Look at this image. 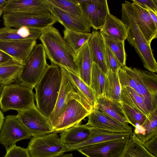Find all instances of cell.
I'll return each instance as SVG.
<instances>
[{"instance_id": "ac0fdd59", "label": "cell", "mask_w": 157, "mask_h": 157, "mask_svg": "<svg viewBox=\"0 0 157 157\" xmlns=\"http://www.w3.org/2000/svg\"><path fill=\"white\" fill-rule=\"evenodd\" d=\"M51 12L65 29L79 32L89 33L91 27L82 16L76 17L60 9L48 0Z\"/></svg>"}, {"instance_id": "ab89813d", "label": "cell", "mask_w": 157, "mask_h": 157, "mask_svg": "<svg viewBox=\"0 0 157 157\" xmlns=\"http://www.w3.org/2000/svg\"><path fill=\"white\" fill-rule=\"evenodd\" d=\"M133 2L145 10H149L157 15V0H132Z\"/></svg>"}, {"instance_id": "5b68a950", "label": "cell", "mask_w": 157, "mask_h": 157, "mask_svg": "<svg viewBox=\"0 0 157 157\" xmlns=\"http://www.w3.org/2000/svg\"><path fill=\"white\" fill-rule=\"evenodd\" d=\"M33 88L20 82L4 86L0 93V107L2 111L14 110L18 112L34 105Z\"/></svg>"}, {"instance_id": "7dc6e473", "label": "cell", "mask_w": 157, "mask_h": 157, "mask_svg": "<svg viewBox=\"0 0 157 157\" xmlns=\"http://www.w3.org/2000/svg\"><path fill=\"white\" fill-rule=\"evenodd\" d=\"M3 7L0 6V18L2 16V14L3 13Z\"/></svg>"}, {"instance_id": "4dcf8cb0", "label": "cell", "mask_w": 157, "mask_h": 157, "mask_svg": "<svg viewBox=\"0 0 157 157\" xmlns=\"http://www.w3.org/2000/svg\"><path fill=\"white\" fill-rule=\"evenodd\" d=\"M63 38L74 53H77L88 41L92 33H83L65 29Z\"/></svg>"}, {"instance_id": "7bdbcfd3", "label": "cell", "mask_w": 157, "mask_h": 157, "mask_svg": "<svg viewBox=\"0 0 157 157\" xmlns=\"http://www.w3.org/2000/svg\"><path fill=\"white\" fill-rule=\"evenodd\" d=\"M147 10L149 15L151 19L156 26H157V15L151 11L149 10Z\"/></svg>"}, {"instance_id": "f546056e", "label": "cell", "mask_w": 157, "mask_h": 157, "mask_svg": "<svg viewBox=\"0 0 157 157\" xmlns=\"http://www.w3.org/2000/svg\"><path fill=\"white\" fill-rule=\"evenodd\" d=\"M121 91L117 72L108 70L106 75L104 97L111 100L120 102Z\"/></svg>"}, {"instance_id": "d590c367", "label": "cell", "mask_w": 157, "mask_h": 157, "mask_svg": "<svg viewBox=\"0 0 157 157\" xmlns=\"http://www.w3.org/2000/svg\"><path fill=\"white\" fill-rule=\"evenodd\" d=\"M124 112L130 124L133 126L137 124L142 125L145 120L147 116L139 110L121 101Z\"/></svg>"}, {"instance_id": "e0dca14e", "label": "cell", "mask_w": 157, "mask_h": 157, "mask_svg": "<svg viewBox=\"0 0 157 157\" xmlns=\"http://www.w3.org/2000/svg\"><path fill=\"white\" fill-rule=\"evenodd\" d=\"M36 40H0V50L23 65L36 44Z\"/></svg>"}, {"instance_id": "30bf717a", "label": "cell", "mask_w": 157, "mask_h": 157, "mask_svg": "<svg viewBox=\"0 0 157 157\" xmlns=\"http://www.w3.org/2000/svg\"><path fill=\"white\" fill-rule=\"evenodd\" d=\"M2 17L5 27L15 28L26 26L42 30L53 26L57 21L51 13L40 15L3 13Z\"/></svg>"}, {"instance_id": "4fadbf2b", "label": "cell", "mask_w": 157, "mask_h": 157, "mask_svg": "<svg viewBox=\"0 0 157 157\" xmlns=\"http://www.w3.org/2000/svg\"><path fill=\"white\" fill-rule=\"evenodd\" d=\"M128 139L102 142L82 147L78 151L87 157H121Z\"/></svg>"}, {"instance_id": "6da1fadb", "label": "cell", "mask_w": 157, "mask_h": 157, "mask_svg": "<svg viewBox=\"0 0 157 157\" xmlns=\"http://www.w3.org/2000/svg\"><path fill=\"white\" fill-rule=\"evenodd\" d=\"M39 39L51 63L64 67L79 77L75 54L58 29L53 26L41 30Z\"/></svg>"}, {"instance_id": "ffe728a7", "label": "cell", "mask_w": 157, "mask_h": 157, "mask_svg": "<svg viewBox=\"0 0 157 157\" xmlns=\"http://www.w3.org/2000/svg\"><path fill=\"white\" fill-rule=\"evenodd\" d=\"M90 135L85 141L74 145H65L67 151L78 150L85 147L105 141L119 139H127L133 133H119L90 127Z\"/></svg>"}, {"instance_id": "836d02e7", "label": "cell", "mask_w": 157, "mask_h": 157, "mask_svg": "<svg viewBox=\"0 0 157 157\" xmlns=\"http://www.w3.org/2000/svg\"><path fill=\"white\" fill-rule=\"evenodd\" d=\"M101 33L105 44L117 58L122 66H125L127 56L124 48L125 41H121L104 33Z\"/></svg>"}, {"instance_id": "74e56055", "label": "cell", "mask_w": 157, "mask_h": 157, "mask_svg": "<svg viewBox=\"0 0 157 157\" xmlns=\"http://www.w3.org/2000/svg\"><path fill=\"white\" fill-rule=\"evenodd\" d=\"M105 58L108 70L113 72H117L123 67L115 56L105 44Z\"/></svg>"}, {"instance_id": "7402d4cb", "label": "cell", "mask_w": 157, "mask_h": 157, "mask_svg": "<svg viewBox=\"0 0 157 157\" xmlns=\"http://www.w3.org/2000/svg\"><path fill=\"white\" fill-rule=\"evenodd\" d=\"M75 58L79 78L90 87L93 61L88 42L75 54Z\"/></svg>"}, {"instance_id": "bcb514c9", "label": "cell", "mask_w": 157, "mask_h": 157, "mask_svg": "<svg viewBox=\"0 0 157 157\" xmlns=\"http://www.w3.org/2000/svg\"><path fill=\"white\" fill-rule=\"evenodd\" d=\"M56 157H73V155L72 154H66L65 155H62L57 156Z\"/></svg>"}, {"instance_id": "ba28073f", "label": "cell", "mask_w": 157, "mask_h": 157, "mask_svg": "<svg viewBox=\"0 0 157 157\" xmlns=\"http://www.w3.org/2000/svg\"><path fill=\"white\" fill-rule=\"evenodd\" d=\"M60 67L67 81V102L70 100H75L82 105L90 113L96 104V98L94 91L75 74L64 67Z\"/></svg>"}, {"instance_id": "7a4b0ae2", "label": "cell", "mask_w": 157, "mask_h": 157, "mask_svg": "<svg viewBox=\"0 0 157 157\" xmlns=\"http://www.w3.org/2000/svg\"><path fill=\"white\" fill-rule=\"evenodd\" d=\"M117 74L121 86H129L141 96L151 112L157 108V75L155 73L126 65Z\"/></svg>"}, {"instance_id": "9a60e30c", "label": "cell", "mask_w": 157, "mask_h": 157, "mask_svg": "<svg viewBox=\"0 0 157 157\" xmlns=\"http://www.w3.org/2000/svg\"><path fill=\"white\" fill-rule=\"evenodd\" d=\"M87 117L86 124L90 127L116 132L133 133L131 126L120 123L96 107Z\"/></svg>"}, {"instance_id": "8d00e7d4", "label": "cell", "mask_w": 157, "mask_h": 157, "mask_svg": "<svg viewBox=\"0 0 157 157\" xmlns=\"http://www.w3.org/2000/svg\"><path fill=\"white\" fill-rule=\"evenodd\" d=\"M52 3L60 9L76 17L82 16L80 8L75 0H50Z\"/></svg>"}, {"instance_id": "c3c4849f", "label": "cell", "mask_w": 157, "mask_h": 157, "mask_svg": "<svg viewBox=\"0 0 157 157\" xmlns=\"http://www.w3.org/2000/svg\"><path fill=\"white\" fill-rule=\"evenodd\" d=\"M4 86L3 84L0 82V93Z\"/></svg>"}, {"instance_id": "44dd1931", "label": "cell", "mask_w": 157, "mask_h": 157, "mask_svg": "<svg viewBox=\"0 0 157 157\" xmlns=\"http://www.w3.org/2000/svg\"><path fill=\"white\" fill-rule=\"evenodd\" d=\"M88 41L93 62L97 64L105 75L108 71L105 58V43L99 32L94 30Z\"/></svg>"}, {"instance_id": "277c9868", "label": "cell", "mask_w": 157, "mask_h": 157, "mask_svg": "<svg viewBox=\"0 0 157 157\" xmlns=\"http://www.w3.org/2000/svg\"><path fill=\"white\" fill-rule=\"evenodd\" d=\"M130 2L122 5L121 20L127 30L126 40L135 48L145 68L149 71L157 72V63L149 45L138 28L130 9Z\"/></svg>"}, {"instance_id": "7c38bea8", "label": "cell", "mask_w": 157, "mask_h": 157, "mask_svg": "<svg viewBox=\"0 0 157 157\" xmlns=\"http://www.w3.org/2000/svg\"><path fill=\"white\" fill-rule=\"evenodd\" d=\"M31 137L17 115H8L5 118L0 132V143L5 147L6 149L19 141L29 139Z\"/></svg>"}, {"instance_id": "5bb4252c", "label": "cell", "mask_w": 157, "mask_h": 157, "mask_svg": "<svg viewBox=\"0 0 157 157\" xmlns=\"http://www.w3.org/2000/svg\"><path fill=\"white\" fill-rule=\"evenodd\" d=\"M90 113L77 101L71 99L67 102L66 109L53 127L54 132H62L79 124Z\"/></svg>"}, {"instance_id": "ee69618b", "label": "cell", "mask_w": 157, "mask_h": 157, "mask_svg": "<svg viewBox=\"0 0 157 157\" xmlns=\"http://www.w3.org/2000/svg\"><path fill=\"white\" fill-rule=\"evenodd\" d=\"M5 117L2 111L0 109V132L3 125Z\"/></svg>"}, {"instance_id": "f1b7e54d", "label": "cell", "mask_w": 157, "mask_h": 157, "mask_svg": "<svg viewBox=\"0 0 157 157\" xmlns=\"http://www.w3.org/2000/svg\"><path fill=\"white\" fill-rule=\"evenodd\" d=\"M126 90L123 96L122 101L126 104L135 108L147 117L152 112L144 99L129 86H124Z\"/></svg>"}, {"instance_id": "52a82bcc", "label": "cell", "mask_w": 157, "mask_h": 157, "mask_svg": "<svg viewBox=\"0 0 157 157\" xmlns=\"http://www.w3.org/2000/svg\"><path fill=\"white\" fill-rule=\"evenodd\" d=\"M27 149L29 157H56L67 151L65 145L56 132L33 137Z\"/></svg>"}, {"instance_id": "cb8c5ba5", "label": "cell", "mask_w": 157, "mask_h": 157, "mask_svg": "<svg viewBox=\"0 0 157 157\" xmlns=\"http://www.w3.org/2000/svg\"><path fill=\"white\" fill-rule=\"evenodd\" d=\"M95 107L124 124H130L124 112L121 101L111 100L105 97H99L96 98Z\"/></svg>"}, {"instance_id": "d6986e66", "label": "cell", "mask_w": 157, "mask_h": 157, "mask_svg": "<svg viewBox=\"0 0 157 157\" xmlns=\"http://www.w3.org/2000/svg\"><path fill=\"white\" fill-rule=\"evenodd\" d=\"M132 13L137 25L148 43L157 37V26L150 18L147 10L134 2H130Z\"/></svg>"}, {"instance_id": "f35d334b", "label": "cell", "mask_w": 157, "mask_h": 157, "mask_svg": "<svg viewBox=\"0 0 157 157\" xmlns=\"http://www.w3.org/2000/svg\"><path fill=\"white\" fill-rule=\"evenodd\" d=\"M4 157H29V156L27 148L15 144L7 149Z\"/></svg>"}, {"instance_id": "8fae6325", "label": "cell", "mask_w": 157, "mask_h": 157, "mask_svg": "<svg viewBox=\"0 0 157 157\" xmlns=\"http://www.w3.org/2000/svg\"><path fill=\"white\" fill-rule=\"evenodd\" d=\"M80 9L82 16L91 27L97 30L104 25L110 13L106 0H75Z\"/></svg>"}, {"instance_id": "4316f807", "label": "cell", "mask_w": 157, "mask_h": 157, "mask_svg": "<svg viewBox=\"0 0 157 157\" xmlns=\"http://www.w3.org/2000/svg\"><path fill=\"white\" fill-rule=\"evenodd\" d=\"M62 78L60 88L54 109L48 117L53 127L64 112L67 106V94L68 90L67 81L62 69Z\"/></svg>"}, {"instance_id": "8992f818", "label": "cell", "mask_w": 157, "mask_h": 157, "mask_svg": "<svg viewBox=\"0 0 157 157\" xmlns=\"http://www.w3.org/2000/svg\"><path fill=\"white\" fill-rule=\"evenodd\" d=\"M47 58L42 44H36L22 65L17 80L20 83L30 85L34 88L48 65Z\"/></svg>"}, {"instance_id": "603a6c76", "label": "cell", "mask_w": 157, "mask_h": 157, "mask_svg": "<svg viewBox=\"0 0 157 157\" xmlns=\"http://www.w3.org/2000/svg\"><path fill=\"white\" fill-rule=\"evenodd\" d=\"M41 33L40 30L26 26L14 29L4 27L0 29V40L37 39Z\"/></svg>"}, {"instance_id": "83f0119b", "label": "cell", "mask_w": 157, "mask_h": 157, "mask_svg": "<svg viewBox=\"0 0 157 157\" xmlns=\"http://www.w3.org/2000/svg\"><path fill=\"white\" fill-rule=\"evenodd\" d=\"M22 65L13 59L0 65V82L4 86L17 80Z\"/></svg>"}, {"instance_id": "9c48e42d", "label": "cell", "mask_w": 157, "mask_h": 157, "mask_svg": "<svg viewBox=\"0 0 157 157\" xmlns=\"http://www.w3.org/2000/svg\"><path fill=\"white\" fill-rule=\"evenodd\" d=\"M17 116L33 137L54 132L48 118L39 111L35 104L27 109L17 112Z\"/></svg>"}, {"instance_id": "2e32d148", "label": "cell", "mask_w": 157, "mask_h": 157, "mask_svg": "<svg viewBox=\"0 0 157 157\" xmlns=\"http://www.w3.org/2000/svg\"><path fill=\"white\" fill-rule=\"evenodd\" d=\"M3 10V13L39 15L51 13L48 0H8Z\"/></svg>"}, {"instance_id": "d6a6232c", "label": "cell", "mask_w": 157, "mask_h": 157, "mask_svg": "<svg viewBox=\"0 0 157 157\" xmlns=\"http://www.w3.org/2000/svg\"><path fill=\"white\" fill-rule=\"evenodd\" d=\"M105 75L99 66L93 62L90 87L94 91L96 98L104 96Z\"/></svg>"}, {"instance_id": "e575fe53", "label": "cell", "mask_w": 157, "mask_h": 157, "mask_svg": "<svg viewBox=\"0 0 157 157\" xmlns=\"http://www.w3.org/2000/svg\"><path fill=\"white\" fill-rule=\"evenodd\" d=\"M157 108L147 117L142 126L146 131V134L140 141L143 144L155 135H157Z\"/></svg>"}, {"instance_id": "484cf974", "label": "cell", "mask_w": 157, "mask_h": 157, "mask_svg": "<svg viewBox=\"0 0 157 157\" xmlns=\"http://www.w3.org/2000/svg\"><path fill=\"white\" fill-rule=\"evenodd\" d=\"M100 32L121 41H125L127 36V30L124 24L110 13L108 15Z\"/></svg>"}, {"instance_id": "b9f144b4", "label": "cell", "mask_w": 157, "mask_h": 157, "mask_svg": "<svg viewBox=\"0 0 157 157\" xmlns=\"http://www.w3.org/2000/svg\"><path fill=\"white\" fill-rule=\"evenodd\" d=\"M12 59L10 56L0 50V65Z\"/></svg>"}, {"instance_id": "60d3db41", "label": "cell", "mask_w": 157, "mask_h": 157, "mask_svg": "<svg viewBox=\"0 0 157 157\" xmlns=\"http://www.w3.org/2000/svg\"><path fill=\"white\" fill-rule=\"evenodd\" d=\"M142 144L149 153L154 157H157V135Z\"/></svg>"}, {"instance_id": "d4e9b609", "label": "cell", "mask_w": 157, "mask_h": 157, "mask_svg": "<svg viewBox=\"0 0 157 157\" xmlns=\"http://www.w3.org/2000/svg\"><path fill=\"white\" fill-rule=\"evenodd\" d=\"M90 127L86 124H78L67 129L60 134V138L65 145H74L86 140L90 135Z\"/></svg>"}, {"instance_id": "1f68e13d", "label": "cell", "mask_w": 157, "mask_h": 157, "mask_svg": "<svg viewBox=\"0 0 157 157\" xmlns=\"http://www.w3.org/2000/svg\"><path fill=\"white\" fill-rule=\"evenodd\" d=\"M121 157H155L149 153L134 136L131 135L127 141Z\"/></svg>"}, {"instance_id": "f6af8a7d", "label": "cell", "mask_w": 157, "mask_h": 157, "mask_svg": "<svg viewBox=\"0 0 157 157\" xmlns=\"http://www.w3.org/2000/svg\"><path fill=\"white\" fill-rule=\"evenodd\" d=\"M8 0H0V6L3 7L6 3Z\"/></svg>"}, {"instance_id": "3957f363", "label": "cell", "mask_w": 157, "mask_h": 157, "mask_svg": "<svg viewBox=\"0 0 157 157\" xmlns=\"http://www.w3.org/2000/svg\"><path fill=\"white\" fill-rule=\"evenodd\" d=\"M62 78L61 67L51 63L34 87L36 106L49 117L55 108L60 88Z\"/></svg>"}]
</instances>
